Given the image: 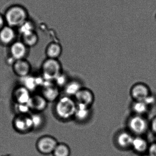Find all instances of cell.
Segmentation results:
<instances>
[{"label": "cell", "mask_w": 156, "mask_h": 156, "mask_svg": "<svg viewBox=\"0 0 156 156\" xmlns=\"http://www.w3.org/2000/svg\"><path fill=\"white\" fill-rule=\"evenodd\" d=\"M55 102L54 112L59 120L66 122L73 119L77 106L74 98L65 95L60 96Z\"/></svg>", "instance_id": "obj_1"}, {"label": "cell", "mask_w": 156, "mask_h": 156, "mask_svg": "<svg viewBox=\"0 0 156 156\" xmlns=\"http://www.w3.org/2000/svg\"><path fill=\"white\" fill-rule=\"evenodd\" d=\"M127 126L132 134L141 136L146 133L150 128V122L146 116L132 114L127 119Z\"/></svg>", "instance_id": "obj_2"}, {"label": "cell", "mask_w": 156, "mask_h": 156, "mask_svg": "<svg viewBox=\"0 0 156 156\" xmlns=\"http://www.w3.org/2000/svg\"><path fill=\"white\" fill-rule=\"evenodd\" d=\"M62 72V65L58 59L47 58L42 63L41 73L45 80L54 81Z\"/></svg>", "instance_id": "obj_3"}, {"label": "cell", "mask_w": 156, "mask_h": 156, "mask_svg": "<svg viewBox=\"0 0 156 156\" xmlns=\"http://www.w3.org/2000/svg\"><path fill=\"white\" fill-rule=\"evenodd\" d=\"M12 123L13 129L19 133H28L34 131L30 115H16Z\"/></svg>", "instance_id": "obj_4"}, {"label": "cell", "mask_w": 156, "mask_h": 156, "mask_svg": "<svg viewBox=\"0 0 156 156\" xmlns=\"http://www.w3.org/2000/svg\"><path fill=\"white\" fill-rule=\"evenodd\" d=\"M150 87L143 82H137L131 87L130 95L132 101H144L151 93Z\"/></svg>", "instance_id": "obj_5"}, {"label": "cell", "mask_w": 156, "mask_h": 156, "mask_svg": "<svg viewBox=\"0 0 156 156\" xmlns=\"http://www.w3.org/2000/svg\"><path fill=\"white\" fill-rule=\"evenodd\" d=\"M26 17L25 11L19 7L11 8L5 16L6 21L10 27L20 26L25 22Z\"/></svg>", "instance_id": "obj_6"}, {"label": "cell", "mask_w": 156, "mask_h": 156, "mask_svg": "<svg viewBox=\"0 0 156 156\" xmlns=\"http://www.w3.org/2000/svg\"><path fill=\"white\" fill-rule=\"evenodd\" d=\"M42 87L41 94L48 102H56L60 97V89L54 82L46 80Z\"/></svg>", "instance_id": "obj_7"}, {"label": "cell", "mask_w": 156, "mask_h": 156, "mask_svg": "<svg viewBox=\"0 0 156 156\" xmlns=\"http://www.w3.org/2000/svg\"><path fill=\"white\" fill-rule=\"evenodd\" d=\"M58 144V142L54 137L45 136L38 140L37 147L38 151L43 154H51Z\"/></svg>", "instance_id": "obj_8"}, {"label": "cell", "mask_w": 156, "mask_h": 156, "mask_svg": "<svg viewBox=\"0 0 156 156\" xmlns=\"http://www.w3.org/2000/svg\"><path fill=\"white\" fill-rule=\"evenodd\" d=\"M77 104L92 107L95 101V95L91 89L83 87L74 97Z\"/></svg>", "instance_id": "obj_9"}, {"label": "cell", "mask_w": 156, "mask_h": 156, "mask_svg": "<svg viewBox=\"0 0 156 156\" xmlns=\"http://www.w3.org/2000/svg\"><path fill=\"white\" fill-rule=\"evenodd\" d=\"M48 103L42 94H34L31 96L27 105L33 112L42 113L47 107Z\"/></svg>", "instance_id": "obj_10"}, {"label": "cell", "mask_w": 156, "mask_h": 156, "mask_svg": "<svg viewBox=\"0 0 156 156\" xmlns=\"http://www.w3.org/2000/svg\"><path fill=\"white\" fill-rule=\"evenodd\" d=\"M28 47L22 41H15L10 45L11 57L15 60L25 59L28 53Z\"/></svg>", "instance_id": "obj_11"}, {"label": "cell", "mask_w": 156, "mask_h": 156, "mask_svg": "<svg viewBox=\"0 0 156 156\" xmlns=\"http://www.w3.org/2000/svg\"><path fill=\"white\" fill-rule=\"evenodd\" d=\"M31 96V92L22 85L16 87L12 93L14 101L19 104H27Z\"/></svg>", "instance_id": "obj_12"}, {"label": "cell", "mask_w": 156, "mask_h": 156, "mask_svg": "<svg viewBox=\"0 0 156 156\" xmlns=\"http://www.w3.org/2000/svg\"><path fill=\"white\" fill-rule=\"evenodd\" d=\"M13 69L16 76L23 78L30 75L31 66L26 59L15 60L13 65Z\"/></svg>", "instance_id": "obj_13"}, {"label": "cell", "mask_w": 156, "mask_h": 156, "mask_svg": "<svg viewBox=\"0 0 156 156\" xmlns=\"http://www.w3.org/2000/svg\"><path fill=\"white\" fill-rule=\"evenodd\" d=\"M91 107L86 105L77 104L73 119L79 122H86L91 115Z\"/></svg>", "instance_id": "obj_14"}, {"label": "cell", "mask_w": 156, "mask_h": 156, "mask_svg": "<svg viewBox=\"0 0 156 156\" xmlns=\"http://www.w3.org/2000/svg\"><path fill=\"white\" fill-rule=\"evenodd\" d=\"M134 138L132 134L130 132L122 131L118 134L116 141L118 146L121 148L128 149L132 147Z\"/></svg>", "instance_id": "obj_15"}, {"label": "cell", "mask_w": 156, "mask_h": 156, "mask_svg": "<svg viewBox=\"0 0 156 156\" xmlns=\"http://www.w3.org/2000/svg\"><path fill=\"white\" fill-rule=\"evenodd\" d=\"M82 83L77 79L70 80L63 88L65 95L74 98L78 92L83 87Z\"/></svg>", "instance_id": "obj_16"}, {"label": "cell", "mask_w": 156, "mask_h": 156, "mask_svg": "<svg viewBox=\"0 0 156 156\" xmlns=\"http://www.w3.org/2000/svg\"><path fill=\"white\" fill-rule=\"evenodd\" d=\"M16 34L11 27H5L0 30V42L4 45H10L13 42Z\"/></svg>", "instance_id": "obj_17"}, {"label": "cell", "mask_w": 156, "mask_h": 156, "mask_svg": "<svg viewBox=\"0 0 156 156\" xmlns=\"http://www.w3.org/2000/svg\"><path fill=\"white\" fill-rule=\"evenodd\" d=\"M130 108L132 114L144 116L147 115L151 109L143 101H132Z\"/></svg>", "instance_id": "obj_18"}, {"label": "cell", "mask_w": 156, "mask_h": 156, "mask_svg": "<svg viewBox=\"0 0 156 156\" xmlns=\"http://www.w3.org/2000/svg\"><path fill=\"white\" fill-rule=\"evenodd\" d=\"M62 53L61 45L56 42L50 43L47 46L45 54L47 58L58 59Z\"/></svg>", "instance_id": "obj_19"}, {"label": "cell", "mask_w": 156, "mask_h": 156, "mask_svg": "<svg viewBox=\"0 0 156 156\" xmlns=\"http://www.w3.org/2000/svg\"><path fill=\"white\" fill-rule=\"evenodd\" d=\"M33 123L34 131H39L45 129L46 121L42 113L33 112L30 115Z\"/></svg>", "instance_id": "obj_20"}, {"label": "cell", "mask_w": 156, "mask_h": 156, "mask_svg": "<svg viewBox=\"0 0 156 156\" xmlns=\"http://www.w3.org/2000/svg\"><path fill=\"white\" fill-rule=\"evenodd\" d=\"M148 143L144 138L141 136H136L134 138L132 148L136 152L139 154H143L148 151Z\"/></svg>", "instance_id": "obj_21"}, {"label": "cell", "mask_w": 156, "mask_h": 156, "mask_svg": "<svg viewBox=\"0 0 156 156\" xmlns=\"http://www.w3.org/2000/svg\"><path fill=\"white\" fill-rule=\"evenodd\" d=\"M21 79L22 80L21 85L25 87L30 92L35 90L39 87L36 77L30 75Z\"/></svg>", "instance_id": "obj_22"}, {"label": "cell", "mask_w": 156, "mask_h": 156, "mask_svg": "<svg viewBox=\"0 0 156 156\" xmlns=\"http://www.w3.org/2000/svg\"><path fill=\"white\" fill-rule=\"evenodd\" d=\"M71 154V151L68 145L59 143L56 147L52 154L53 156H70Z\"/></svg>", "instance_id": "obj_23"}, {"label": "cell", "mask_w": 156, "mask_h": 156, "mask_svg": "<svg viewBox=\"0 0 156 156\" xmlns=\"http://www.w3.org/2000/svg\"><path fill=\"white\" fill-rule=\"evenodd\" d=\"M22 36H23L22 42L27 47H32L34 46L38 42V37L37 35L34 31Z\"/></svg>", "instance_id": "obj_24"}, {"label": "cell", "mask_w": 156, "mask_h": 156, "mask_svg": "<svg viewBox=\"0 0 156 156\" xmlns=\"http://www.w3.org/2000/svg\"><path fill=\"white\" fill-rule=\"evenodd\" d=\"M70 80V79H69L67 75L63 72L58 76L57 77L53 82L60 89L61 88L63 89Z\"/></svg>", "instance_id": "obj_25"}, {"label": "cell", "mask_w": 156, "mask_h": 156, "mask_svg": "<svg viewBox=\"0 0 156 156\" xmlns=\"http://www.w3.org/2000/svg\"><path fill=\"white\" fill-rule=\"evenodd\" d=\"M20 32L22 35L34 32L33 24L29 22H24L20 26Z\"/></svg>", "instance_id": "obj_26"}, {"label": "cell", "mask_w": 156, "mask_h": 156, "mask_svg": "<svg viewBox=\"0 0 156 156\" xmlns=\"http://www.w3.org/2000/svg\"><path fill=\"white\" fill-rule=\"evenodd\" d=\"M15 109L17 115L28 114L30 110L27 104H16Z\"/></svg>", "instance_id": "obj_27"}, {"label": "cell", "mask_w": 156, "mask_h": 156, "mask_svg": "<svg viewBox=\"0 0 156 156\" xmlns=\"http://www.w3.org/2000/svg\"><path fill=\"white\" fill-rule=\"evenodd\" d=\"M143 101L152 109L156 105V95L152 93Z\"/></svg>", "instance_id": "obj_28"}, {"label": "cell", "mask_w": 156, "mask_h": 156, "mask_svg": "<svg viewBox=\"0 0 156 156\" xmlns=\"http://www.w3.org/2000/svg\"><path fill=\"white\" fill-rule=\"evenodd\" d=\"M148 156H156V142L149 146L148 151Z\"/></svg>", "instance_id": "obj_29"}, {"label": "cell", "mask_w": 156, "mask_h": 156, "mask_svg": "<svg viewBox=\"0 0 156 156\" xmlns=\"http://www.w3.org/2000/svg\"><path fill=\"white\" fill-rule=\"evenodd\" d=\"M150 128L156 135V115L150 122Z\"/></svg>", "instance_id": "obj_30"}, {"label": "cell", "mask_w": 156, "mask_h": 156, "mask_svg": "<svg viewBox=\"0 0 156 156\" xmlns=\"http://www.w3.org/2000/svg\"><path fill=\"white\" fill-rule=\"evenodd\" d=\"M3 25V20L2 16H0V30L2 29Z\"/></svg>", "instance_id": "obj_31"}, {"label": "cell", "mask_w": 156, "mask_h": 156, "mask_svg": "<svg viewBox=\"0 0 156 156\" xmlns=\"http://www.w3.org/2000/svg\"><path fill=\"white\" fill-rule=\"evenodd\" d=\"M148 156V155H147V156Z\"/></svg>", "instance_id": "obj_32"}]
</instances>
